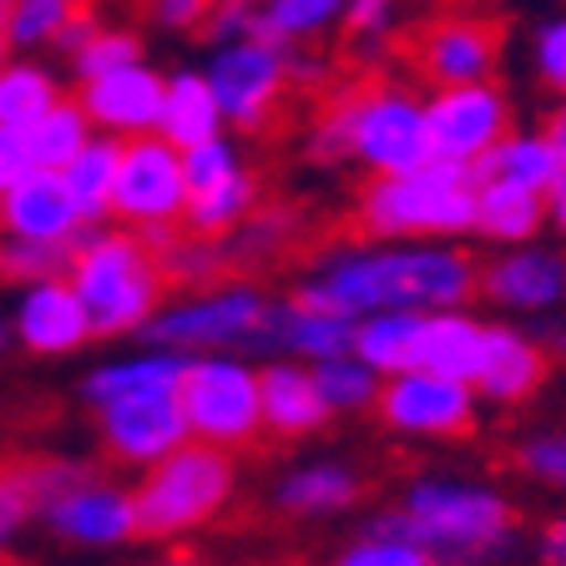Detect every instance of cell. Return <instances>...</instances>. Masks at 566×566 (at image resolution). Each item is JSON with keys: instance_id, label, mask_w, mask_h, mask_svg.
Instances as JSON below:
<instances>
[{"instance_id": "cell-1", "label": "cell", "mask_w": 566, "mask_h": 566, "mask_svg": "<svg viewBox=\"0 0 566 566\" xmlns=\"http://www.w3.org/2000/svg\"><path fill=\"white\" fill-rule=\"evenodd\" d=\"M289 294L349 318L379 314V308L430 314V308H455L481 294V263L465 248H395L334 233L329 243L314 248L308 273Z\"/></svg>"}, {"instance_id": "cell-2", "label": "cell", "mask_w": 566, "mask_h": 566, "mask_svg": "<svg viewBox=\"0 0 566 566\" xmlns=\"http://www.w3.org/2000/svg\"><path fill=\"white\" fill-rule=\"evenodd\" d=\"M66 283L92 314L96 339H142L172 283L157 248L127 223H96L71 243Z\"/></svg>"}, {"instance_id": "cell-3", "label": "cell", "mask_w": 566, "mask_h": 566, "mask_svg": "<svg viewBox=\"0 0 566 566\" xmlns=\"http://www.w3.org/2000/svg\"><path fill=\"white\" fill-rule=\"evenodd\" d=\"M475 228L471 163L430 157L415 172H369L349 198L339 233L359 243H424Z\"/></svg>"}, {"instance_id": "cell-4", "label": "cell", "mask_w": 566, "mask_h": 566, "mask_svg": "<svg viewBox=\"0 0 566 566\" xmlns=\"http://www.w3.org/2000/svg\"><path fill=\"white\" fill-rule=\"evenodd\" d=\"M375 526L420 542L440 566H501L521 536V511L485 485L410 481L400 506L379 511Z\"/></svg>"}, {"instance_id": "cell-5", "label": "cell", "mask_w": 566, "mask_h": 566, "mask_svg": "<svg viewBox=\"0 0 566 566\" xmlns=\"http://www.w3.org/2000/svg\"><path fill=\"white\" fill-rule=\"evenodd\" d=\"M279 298L259 273H223L202 289H172L142 339L177 354H269V329Z\"/></svg>"}, {"instance_id": "cell-6", "label": "cell", "mask_w": 566, "mask_h": 566, "mask_svg": "<svg viewBox=\"0 0 566 566\" xmlns=\"http://www.w3.org/2000/svg\"><path fill=\"white\" fill-rule=\"evenodd\" d=\"M238 455L218 446L188 440L157 465L137 471L132 501H137V542H188L212 521H223L238 501Z\"/></svg>"}, {"instance_id": "cell-7", "label": "cell", "mask_w": 566, "mask_h": 566, "mask_svg": "<svg viewBox=\"0 0 566 566\" xmlns=\"http://www.w3.org/2000/svg\"><path fill=\"white\" fill-rule=\"evenodd\" d=\"M177 405L188 415L192 440L243 455L263 440L259 359L253 354H188Z\"/></svg>"}, {"instance_id": "cell-8", "label": "cell", "mask_w": 566, "mask_h": 566, "mask_svg": "<svg viewBox=\"0 0 566 566\" xmlns=\"http://www.w3.org/2000/svg\"><path fill=\"white\" fill-rule=\"evenodd\" d=\"M506 15H471V11H436L424 21L395 31V56L410 71V82L424 92L485 82L506 51Z\"/></svg>"}, {"instance_id": "cell-9", "label": "cell", "mask_w": 566, "mask_h": 566, "mask_svg": "<svg viewBox=\"0 0 566 566\" xmlns=\"http://www.w3.org/2000/svg\"><path fill=\"white\" fill-rule=\"evenodd\" d=\"M212 96L223 106L228 132L238 137H263L283 117L289 96L298 92L294 82V46H279L269 35H243L228 46H212L202 61Z\"/></svg>"}, {"instance_id": "cell-10", "label": "cell", "mask_w": 566, "mask_h": 566, "mask_svg": "<svg viewBox=\"0 0 566 566\" xmlns=\"http://www.w3.org/2000/svg\"><path fill=\"white\" fill-rule=\"evenodd\" d=\"M182 172H188V208H182V228L202 238H228L248 212L269 198L259 163L248 157V147L233 132L182 147Z\"/></svg>"}, {"instance_id": "cell-11", "label": "cell", "mask_w": 566, "mask_h": 566, "mask_svg": "<svg viewBox=\"0 0 566 566\" xmlns=\"http://www.w3.org/2000/svg\"><path fill=\"white\" fill-rule=\"evenodd\" d=\"M35 521L51 542L82 546V552H112V546L137 542V501L132 485L106 475L102 465L82 471L71 485H61L56 495H46L35 506Z\"/></svg>"}, {"instance_id": "cell-12", "label": "cell", "mask_w": 566, "mask_h": 566, "mask_svg": "<svg viewBox=\"0 0 566 566\" xmlns=\"http://www.w3.org/2000/svg\"><path fill=\"white\" fill-rule=\"evenodd\" d=\"M375 415L389 436L410 440H471L475 436V400L465 379L436 375V369H400L379 379Z\"/></svg>"}, {"instance_id": "cell-13", "label": "cell", "mask_w": 566, "mask_h": 566, "mask_svg": "<svg viewBox=\"0 0 566 566\" xmlns=\"http://www.w3.org/2000/svg\"><path fill=\"white\" fill-rule=\"evenodd\" d=\"M182 208H188L182 147H172L163 132L122 142L112 218L127 228H167V223H182Z\"/></svg>"}, {"instance_id": "cell-14", "label": "cell", "mask_w": 566, "mask_h": 566, "mask_svg": "<svg viewBox=\"0 0 566 566\" xmlns=\"http://www.w3.org/2000/svg\"><path fill=\"white\" fill-rule=\"evenodd\" d=\"M96 450L112 471H147L163 455H172L177 446H188V415L177 405V395H153V400H127V405H106L92 410Z\"/></svg>"}, {"instance_id": "cell-15", "label": "cell", "mask_w": 566, "mask_h": 566, "mask_svg": "<svg viewBox=\"0 0 566 566\" xmlns=\"http://www.w3.org/2000/svg\"><path fill=\"white\" fill-rule=\"evenodd\" d=\"M424 127H430L436 157L475 163V157H485L491 147H501L511 137V102L495 82L430 92L424 96Z\"/></svg>"}, {"instance_id": "cell-16", "label": "cell", "mask_w": 566, "mask_h": 566, "mask_svg": "<svg viewBox=\"0 0 566 566\" xmlns=\"http://www.w3.org/2000/svg\"><path fill=\"white\" fill-rule=\"evenodd\" d=\"M6 308H11L15 349L31 354V359H71V354H82L96 339L92 314H86V304L66 283V273L11 289Z\"/></svg>"}, {"instance_id": "cell-17", "label": "cell", "mask_w": 566, "mask_h": 566, "mask_svg": "<svg viewBox=\"0 0 566 566\" xmlns=\"http://www.w3.org/2000/svg\"><path fill=\"white\" fill-rule=\"evenodd\" d=\"M163 92H167V71H157L153 61H132V66H122V71L76 82V102L86 106L92 127L106 132V137H122V142L157 132Z\"/></svg>"}, {"instance_id": "cell-18", "label": "cell", "mask_w": 566, "mask_h": 566, "mask_svg": "<svg viewBox=\"0 0 566 566\" xmlns=\"http://www.w3.org/2000/svg\"><path fill=\"white\" fill-rule=\"evenodd\" d=\"M365 495H369V475L359 465L318 455V460H294L289 471L273 475L269 511L283 521H329L354 511Z\"/></svg>"}, {"instance_id": "cell-19", "label": "cell", "mask_w": 566, "mask_h": 566, "mask_svg": "<svg viewBox=\"0 0 566 566\" xmlns=\"http://www.w3.org/2000/svg\"><path fill=\"white\" fill-rule=\"evenodd\" d=\"M188 369V354L163 349V344L142 339L137 349L106 354L76 379V400L86 410H106V405H127V400H153V395H177Z\"/></svg>"}, {"instance_id": "cell-20", "label": "cell", "mask_w": 566, "mask_h": 566, "mask_svg": "<svg viewBox=\"0 0 566 566\" xmlns=\"http://www.w3.org/2000/svg\"><path fill=\"white\" fill-rule=\"evenodd\" d=\"M259 389H263V440L298 446V440H314L334 420L314 369L298 365V359H283V354L259 359Z\"/></svg>"}, {"instance_id": "cell-21", "label": "cell", "mask_w": 566, "mask_h": 566, "mask_svg": "<svg viewBox=\"0 0 566 566\" xmlns=\"http://www.w3.org/2000/svg\"><path fill=\"white\" fill-rule=\"evenodd\" d=\"M86 218L71 198L66 177L56 167H31L6 198H0V233L35 238V243H76L86 233Z\"/></svg>"}, {"instance_id": "cell-22", "label": "cell", "mask_w": 566, "mask_h": 566, "mask_svg": "<svg viewBox=\"0 0 566 566\" xmlns=\"http://www.w3.org/2000/svg\"><path fill=\"white\" fill-rule=\"evenodd\" d=\"M269 354L298 359V365H318V359H334V354H354V318L283 294L279 308H273ZM269 354H263V359H269Z\"/></svg>"}, {"instance_id": "cell-23", "label": "cell", "mask_w": 566, "mask_h": 566, "mask_svg": "<svg viewBox=\"0 0 566 566\" xmlns=\"http://www.w3.org/2000/svg\"><path fill=\"white\" fill-rule=\"evenodd\" d=\"M298 243H304V208L263 198L259 208L223 238V253H228V269L233 273H263L289 259Z\"/></svg>"}, {"instance_id": "cell-24", "label": "cell", "mask_w": 566, "mask_h": 566, "mask_svg": "<svg viewBox=\"0 0 566 566\" xmlns=\"http://www.w3.org/2000/svg\"><path fill=\"white\" fill-rule=\"evenodd\" d=\"M546 375H552L546 344H531V339H521L516 329H501V324L485 329V365H481V375H475V385H481L495 405L531 400V395L546 385Z\"/></svg>"}, {"instance_id": "cell-25", "label": "cell", "mask_w": 566, "mask_h": 566, "mask_svg": "<svg viewBox=\"0 0 566 566\" xmlns=\"http://www.w3.org/2000/svg\"><path fill=\"white\" fill-rule=\"evenodd\" d=\"M157 132H163L172 147H198V142L228 132L223 106H218V96H212L202 66L167 71V92H163V117H157Z\"/></svg>"}, {"instance_id": "cell-26", "label": "cell", "mask_w": 566, "mask_h": 566, "mask_svg": "<svg viewBox=\"0 0 566 566\" xmlns=\"http://www.w3.org/2000/svg\"><path fill=\"white\" fill-rule=\"evenodd\" d=\"M66 96V82H61L56 61H41L35 51H15L6 66H0V127H35L41 112Z\"/></svg>"}, {"instance_id": "cell-27", "label": "cell", "mask_w": 566, "mask_h": 566, "mask_svg": "<svg viewBox=\"0 0 566 566\" xmlns=\"http://www.w3.org/2000/svg\"><path fill=\"white\" fill-rule=\"evenodd\" d=\"M485 365V329L455 308H430L420 324V369L465 379L471 385Z\"/></svg>"}, {"instance_id": "cell-28", "label": "cell", "mask_w": 566, "mask_h": 566, "mask_svg": "<svg viewBox=\"0 0 566 566\" xmlns=\"http://www.w3.org/2000/svg\"><path fill=\"white\" fill-rule=\"evenodd\" d=\"M566 294V259L556 253H511L481 263V298L495 304H552Z\"/></svg>"}, {"instance_id": "cell-29", "label": "cell", "mask_w": 566, "mask_h": 566, "mask_svg": "<svg viewBox=\"0 0 566 566\" xmlns=\"http://www.w3.org/2000/svg\"><path fill=\"white\" fill-rule=\"evenodd\" d=\"M420 324L415 308H379V314L354 318V354L379 375L420 369Z\"/></svg>"}, {"instance_id": "cell-30", "label": "cell", "mask_w": 566, "mask_h": 566, "mask_svg": "<svg viewBox=\"0 0 566 566\" xmlns=\"http://www.w3.org/2000/svg\"><path fill=\"white\" fill-rule=\"evenodd\" d=\"M117 167H122V137H106V132H92L82 153L61 167L71 198L82 208L86 223H112V198H117Z\"/></svg>"}, {"instance_id": "cell-31", "label": "cell", "mask_w": 566, "mask_h": 566, "mask_svg": "<svg viewBox=\"0 0 566 566\" xmlns=\"http://www.w3.org/2000/svg\"><path fill=\"white\" fill-rule=\"evenodd\" d=\"M542 223V198L526 182H506V177H491L475 188V233L501 238V243H521V238L536 233Z\"/></svg>"}, {"instance_id": "cell-32", "label": "cell", "mask_w": 566, "mask_h": 566, "mask_svg": "<svg viewBox=\"0 0 566 566\" xmlns=\"http://www.w3.org/2000/svg\"><path fill=\"white\" fill-rule=\"evenodd\" d=\"M349 0H259V35L279 46H314L339 31Z\"/></svg>"}, {"instance_id": "cell-33", "label": "cell", "mask_w": 566, "mask_h": 566, "mask_svg": "<svg viewBox=\"0 0 566 566\" xmlns=\"http://www.w3.org/2000/svg\"><path fill=\"white\" fill-rule=\"evenodd\" d=\"M92 117H86V106L76 102V92H66L51 112H41L35 127H25V142H31V157L35 167H66L71 157L82 153L86 142H92Z\"/></svg>"}, {"instance_id": "cell-34", "label": "cell", "mask_w": 566, "mask_h": 566, "mask_svg": "<svg viewBox=\"0 0 566 566\" xmlns=\"http://www.w3.org/2000/svg\"><path fill=\"white\" fill-rule=\"evenodd\" d=\"M324 389V405L334 415H369L375 410V395H379V369H369L359 354H334V359H318L308 365Z\"/></svg>"}, {"instance_id": "cell-35", "label": "cell", "mask_w": 566, "mask_h": 566, "mask_svg": "<svg viewBox=\"0 0 566 566\" xmlns=\"http://www.w3.org/2000/svg\"><path fill=\"white\" fill-rule=\"evenodd\" d=\"M132 61H147V35H142L137 25L102 21L92 41L66 61V71H71V86H76V82H92V76H106V71L132 66Z\"/></svg>"}, {"instance_id": "cell-36", "label": "cell", "mask_w": 566, "mask_h": 566, "mask_svg": "<svg viewBox=\"0 0 566 566\" xmlns=\"http://www.w3.org/2000/svg\"><path fill=\"white\" fill-rule=\"evenodd\" d=\"M157 259H163V273L172 289H202V283L233 273L228 269V253H223V238H202V233H188V228H182Z\"/></svg>"}, {"instance_id": "cell-37", "label": "cell", "mask_w": 566, "mask_h": 566, "mask_svg": "<svg viewBox=\"0 0 566 566\" xmlns=\"http://www.w3.org/2000/svg\"><path fill=\"white\" fill-rule=\"evenodd\" d=\"M329 566H440V562H436V552H424L420 542L369 521L359 536H349V542L329 556Z\"/></svg>"}, {"instance_id": "cell-38", "label": "cell", "mask_w": 566, "mask_h": 566, "mask_svg": "<svg viewBox=\"0 0 566 566\" xmlns=\"http://www.w3.org/2000/svg\"><path fill=\"white\" fill-rule=\"evenodd\" d=\"M66 259H71L66 243H35V238L0 233V289H25V283H41V279H61Z\"/></svg>"}, {"instance_id": "cell-39", "label": "cell", "mask_w": 566, "mask_h": 566, "mask_svg": "<svg viewBox=\"0 0 566 566\" xmlns=\"http://www.w3.org/2000/svg\"><path fill=\"white\" fill-rule=\"evenodd\" d=\"M86 0H15L11 11V41L15 51H51L56 46V35L66 31L76 15H82Z\"/></svg>"}, {"instance_id": "cell-40", "label": "cell", "mask_w": 566, "mask_h": 566, "mask_svg": "<svg viewBox=\"0 0 566 566\" xmlns=\"http://www.w3.org/2000/svg\"><path fill=\"white\" fill-rule=\"evenodd\" d=\"M35 526V491L25 460H0V566H11L15 542Z\"/></svg>"}, {"instance_id": "cell-41", "label": "cell", "mask_w": 566, "mask_h": 566, "mask_svg": "<svg viewBox=\"0 0 566 566\" xmlns=\"http://www.w3.org/2000/svg\"><path fill=\"white\" fill-rule=\"evenodd\" d=\"M395 31H400V0H349V6H344L339 41L354 56L395 41Z\"/></svg>"}, {"instance_id": "cell-42", "label": "cell", "mask_w": 566, "mask_h": 566, "mask_svg": "<svg viewBox=\"0 0 566 566\" xmlns=\"http://www.w3.org/2000/svg\"><path fill=\"white\" fill-rule=\"evenodd\" d=\"M495 465L511 475H526V481L542 485H562L566 491V436L562 440H531V446H516L506 455H495Z\"/></svg>"}, {"instance_id": "cell-43", "label": "cell", "mask_w": 566, "mask_h": 566, "mask_svg": "<svg viewBox=\"0 0 566 566\" xmlns=\"http://www.w3.org/2000/svg\"><path fill=\"white\" fill-rule=\"evenodd\" d=\"M142 15L147 31H163V35H202L208 25L212 6L218 0H132Z\"/></svg>"}, {"instance_id": "cell-44", "label": "cell", "mask_w": 566, "mask_h": 566, "mask_svg": "<svg viewBox=\"0 0 566 566\" xmlns=\"http://www.w3.org/2000/svg\"><path fill=\"white\" fill-rule=\"evenodd\" d=\"M243 35H259V0H218L208 25H202V41L228 46V41H243Z\"/></svg>"}, {"instance_id": "cell-45", "label": "cell", "mask_w": 566, "mask_h": 566, "mask_svg": "<svg viewBox=\"0 0 566 566\" xmlns=\"http://www.w3.org/2000/svg\"><path fill=\"white\" fill-rule=\"evenodd\" d=\"M536 76H542V86H552V92H566V21L542 31V46H536Z\"/></svg>"}, {"instance_id": "cell-46", "label": "cell", "mask_w": 566, "mask_h": 566, "mask_svg": "<svg viewBox=\"0 0 566 566\" xmlns=\"http://www.w3.org/2000/svg\"><path fill=\"white\" fill-rule=\"evenodd\" d=\"M35 167V157H31V142H25V132H15V127H0V198L21 182L25 172Z\"/></svg>"}, {"instance_id": "cell-47", "label": "cell", "mask_w": 566, "mask_h": 566, "mask_svg": "<svg viewBox=\"0 0 566 566\" xmlns=\"http://www.w3.org/2000/svg\"><path fill=\"white\" fill-rule=\"evenodd\" d=\"M96 25H102V15H96L92 6H82V15H76V21H71L66 31L56 35V46H51V56L71 61V56H76V51H82L86 41H92V35H96Z\"/></svg>"}, {"instance_id": "cell-48", "label": "cell", "mask_w": 566, "mask_h": 566, "mask_svg": "<svg viewBox=\"0 0 566 566\" xmlns=\"http://www.w3.org/2000/svg\"><path fill=\"white\" fill-rule=\"evenodd\" d=\"M536 566H566V516L542 521V536H536Z\"/></svg>"}, {"instance_id": "cell-49", "label": "cell", "mask_w": 566, "mask_h": 566, "mask_svg": "<svg viewBox=\"0 0 566 566\" xmlns=\"http://www.w3.org/2000/svg\"><path fill=\"white\" fill-rule=\"evenodd\" d=\"M542 142L552 147L556 157H562V167H566V106L546 112V122H542Z\"/></svg>"}, {"instance_id": "cell-50", "label": "cell", "mask_w": 566, "mask_h": 566, "mask_svg": "<svg viewBox=\"0 0 566 566\" xmlns=\"http://www.w3.org/2000/svg\"><path fill=\"white\" fill-rule=\"evenodd\" d=\"M11 11H15V0H0V66L15 56V41H11Z\"/></svg>"}, {"instance_id": "cell-51", "label": "cell", "mask_w": 566, "mask_h": 566, "mask_svg": "<svg viewBox=\"0 0 566 566\" xmlns=\"http://www.w3.org/2000/svg\"><path fill=\"white\" fill-rule=\"evenodd\" d=\"M546 354H552V359H562L566 365V324H556V329H546Z\"/></svg>"}, {"instance_id": "cell-52", "label": "cell", "mask_w": 566, "mask_h": 566, "mask_svg": "<svg viewBox=\"0 0 566 566\" xmlns=\"http://www.w3.org/2000/svg\"><path fill=\"white\" fill-rule=\"evenodd\" d=\"M546 192H552V212H556V223L566 228V172L556 177V182H552V188H546Z\"/></svg>"}, {"instance_id": "cell-53", "label": "cell", "mask_w": 566, "mask_h": 566, "mask_svg": "<svg viewBox=\"0 0 566 566\" xmlns=\"http://www.w3.org/2000/svg\"><path fill=\"white\" fill-rule=\"evenodd\" d=\"M15 349V334H11V308H0V359Z\"/></svg>"}, {"instance_id": "cell-54", "label": "cell", "mask_w": 566, "mask_h": 566, "mask_svg": "<svg viewBox=\"0 0 566 566\" xmlns=\"http://www.w3.org/2000/svg\"><path fill=\"white\" fill-rule=\"evenodd\" d=\"M153 566H202V562H192V556H163V562H153Z\"/></svg>"}, {"instance_id": "cell-55", "label": "cell", "mask_w": 566, "mask_h": 566, "mask_svg": "<svg viewBox=\"0 0 566 566\" xmlns=\"http://www.w3.org/2000/svg\"><path fill=\"white\" fill-rule=\"evenodd\" d=\"M450 6H471V0H450Z\"/></svg>"}]
</instances>
